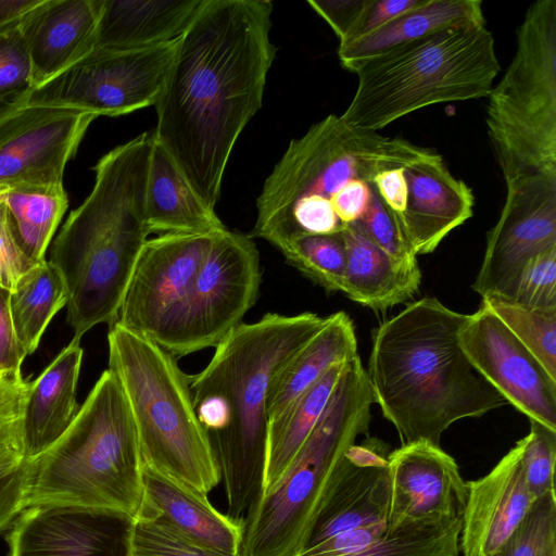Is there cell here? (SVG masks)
Here are the masks:
<instances>
[{
  "label": "cell",
  "instance_id": "obj_1",
  "mask_svg": "<svg viewBox=\"0 0 556 556\" xmlns=\"http://www.w3.org/2000/svg\"><path fill=\"white\" fill-rule=\"evenodd\" d=\"M273 2L204 0L179 39L154 138L215 210L232 149L263 103L275 60Z\"/></svg>",
  "mask_w": 556,
  "mask_h": 556
},
{
  "label": "cell",
  "instance_id": "obj_2",
  "mask_svg": "<svg viewBox=\"0 0 556 556\" xmlns=\"http://www.w3.org/2000/svg\"><path fill=\"white\" fill-rule=\"evenodd\" d=\"M327 316L266 313L242 323L190 375L197 416L206 430L225 484L227 515L243 520L258 500L267 452V393L276 371L326 324Z\"/></svg>",
  "mask_w": 556,
  "mask_h": 556
},
{
  "label": "cell",
  "instance_id": "obj_3",
  "mask_svg": "<svg viewBox=\"0 0 556 556\" xmlns=\"http://www.w3.org/2000/svg\"><path fill=\"white\" fill-rule=\"evenodd\" d=\"M466 319V314L426 296L372 330L365 369L368 383L374 403L402 444L440 445L454 422L481 417L506 403L459 345Z\"/></svg>",
  "mask_w": 556,
  "mask_h": 556
},
{
  "label": "cell",
  "instance_id": "obj_4",
  "mask_svg": "<svg viewBox=\"0 0 556 556\" xmlns=\"http://www.w3.org/2000/svg\"><path fill=\"white\" fill-rule=\"evenodd\" d=\"M153 132H142L103 155L86 200L52 242L50 263L66 290L74 339L99 324L112 326L150 230L146 188Z\"/></svg>",
  "mask_w": 556,
  "mask_h": 556
},
{
  "label": "cell",
  "instance_id": "obj_5",
  "mask_svg": "<svg viewBox=\"0 0 556 556\" xmlns=\"http://www.w3.org/2000/svg\"><path fill=\"white\" fill-rule=\"evenodd\" d=\"M432 152L328 115L290 141L256 199V220L249 236L279 250L302 236L342 232L345 226L332 203L349 182H372L378 173L405 167Z\"/></svg>",
  "mask_w": 556,
  "mask_h": 556
},
{
  "label": "cell",
  "instance_id": "obj_6",
  "mask_svg": "<svg viewBox=\"0 0 556 556\" xmlns=\"http://www.w3.org/2000/svg\"><path fill=\"white\" fill-rule=\"evenodd\" d=\"M28 463L26 508L63 507L135 520L143 501V459L129 403L109 368L59 440Z\"/></svg>",
  "mask_w": 556,
  "mask_h": 556
},
{
  "label": "cell",
  "instance_id": "obj_7",
  "mask_svg": "<svg viewBox=\"0 0 556 556\" xmlns=\"http://www.w3.org/2000/svg\"><path fill=\"white\" fill-rule=\"evenodd\" d=\"M500 70L485 23L450 27L357 65L356 91L340 116L378 131L429 105L488 97Z\"/></svg>",
  "mask_w": 556,
  "mask_h": 556
},
{
  "label": "cell",
  "instance_id": "obj_8",
  "mask_svg": "<svg viewBox=\"0 0 556 556\" xmlns=\"http://www.w3.org/2000/svg\"><path fill=\"white\" fill-rule=\"evenodd\" d=\"M374 397L356 356L278 486L243 519L240 556H296L341 473L349 448L368 435Z\"/></svg>",
  "mask_w": 556,
  "mask_h": 556
},
{
  "label": "cell",
  "instance_id": "obj_9",
  "mask_svg": "<svg viewBox=\"0 0 556 556\" xmlns=\"http://www.w3.org/2000/svg\"><path fill=\"white\" fill-rule=\"evenodd\" d=\"M108 345L109 369L129 403L143 465L207 495L222 477L195 413L190 375L157 343L117 323L109 327Z\"/></svg>",
  "mask_w": 556,
  "mask_h": 556
},
{
  "label": "cell",
  "instance_id": "obj_10",
  "mask_svg": "<svg viewBox=\"0 0 556 556\" xmlns=\"http://www.w3.org/2000/svg\"><path fill=\"white\" fill-rule=\"evenodd\" d=\"M486 98L488 136L505 185L556 178V0L527 9L515 54Z\"/></svg>",
  "mask_w": 556,
  "mask_h": 556
},
{
  "label": "cell",
  "instance_id": "obj_11",
  "mask_svg": "<svg viewBox=\"0 0 556 556\" xmlns=\"http://www.w3.org/2000/svg\"><path fill=\"white\" fill-rule=\"evenodd\" d=\"M260 254L250 236L217 235L185 300L156 342L177 359L216 348L257 301Z\"/></svg>",
  "mask_w": 556,
  "mask_h": 556
},
{
  "label": "cell",
  "instance_id": "obj_12",
  "mask_svg": "<svg viewBox=\"0 0 556 556\" xmlns=\"http://www.w3.org/2000/svg\"><path fill=\"white\" fill-rule=\"evenodd\" d=\"M179 39L132 50L93 49L37 87L27 105L70 108L94 116H119L155 105Z\"/></svg>",
  "mask_w": 556,
  "mask_h": 556
},
{
  "label": "cell",
  "instance_id": "obj_13",
  "mask_svg": "<svg viewBox=\"0 0 556 556\" xmlns=\"http://www.w3.org/2000/svg\"><path fill=\"white\" fill-rule=\"evenodd\" d=\"M218 233H163L148 239L115 323L156 343L185 300Z\"/></svg>",
  "mask_w": 556,
  "mask_h": 556
},
{
  "label": "cell",
  "instance_id": "obj_14",
  "mask_svg": "<svg viewBox=\"0 0 556 556\" xmlns=\"http://www.w3.org/2000/svg\"><path fill=\"white\" fill-rule=\"evenodd\" d=\"M556 247V178L532 176L506 185V200L472 289L486 298H510L525 264Z\"/></svg>",
  "mask_w": 556,
  "mask_h": 556
},
{
  "label": "cell",
  "instance_id": "obj_15",
  "mask_svg": "<svg viewBox=\"0 0 556 556\" xmlns=\"http://www.w3.org/2000/svg\"><path fill=\"white\" fill-rule=\"evenodd\" d=\"M459 345L473 369L530 420L556 431V379L486 306L459 330Z\"/></svg>",
  "mask_w": 556,
  "mask_h": 556
},
{
  "label": "cell",
  "instance_id": "obj_16",
  "mask_svg": "<svg viewBox=\"0 0 556 556\" xmlns=\"http://www.w3.org/2000/svg\"><path fill=\"white\" fill-rule=\"evenodd\" d=\"M93 114L70 108L25 105L0 122V189L63 186Z\"/></svg>",
  "mask_w": 556,
  "mask_h": 556
},
{
  "label": "cell",
  "instance_id": "obj_17",
  "mask_svg": "<svg viewBox=\"0 0 556 556\" xmlns=\"http://www.w3.org/2000/svg\"><path fill=\"white\" fill-rule=\"evenodd\" d=\"M387 531L463 516L467 482L455 459L428 441L402 444L388 456Z\"/></svg>",
  "mask_w": 556,
  "mask_h": 556
},
{
  "label": "cell",
  "instance_id": "obj_18",
  "mask_svg": "<svg viewBox=\"0 0 556 556\" xmlns=\"http://www.w3.org/2000/svg\"><path fill=\"white\" fill-rule=\"evenodd\" d=\"M131 520L78 508H25L7 534L8 556H125Z\"/></svg>",
  "mask_w": 556,
  "mask_h": 556
},
{
  "label": "cell",
  "instance_id": "obj_19",
  "mask_svg": "<svg viewBox=\"0 0 556 556\" xmlns=\"http://www.w3.org/2000/svg\"><path fill=\"white\" fill-rule=\"evenodd\" d=\"M459 552L492 556L527 516L536 497L530 491L518 441L484 477L467 482Z\"/></svg>",
  "mask_w": 556,
  "mask_h": 556
},
{
  "label": "cell",
  "instance_id": "obj_20",
  "mask_svg": "<svg viewBox=\"0 0 556 556\" xmlns=\"http://www.w3.org/2000/svg\"><path fill=\"white\" fill-rule=\"evenodd\" d=\"M390 452L387 443L368 435L349 448L339 479L317 515L302 549L343 531L371 523H387Z\"/></svg>",
  "mask_w": 556,
  "mask_h": 556
},
{
  "label": "cell",
  "instance_id": "obj_21",
  "mask_svg": "<svg viewBox=\"0 0 556 556\" xmlns=\"http://www.w3.org/2000/svg\"><path fill=\"white\" fill-rule=\"evenodd\" d=\"M404 176L407 200L402 225L415 254H428L472 216L475 198L435 151L405 166Z\"/></svg>",
  "mask_w": 556,
  "mask_h": 556
},
{
  "label": "cell",
  "instance_id": "obj_22",
  "mask_svg": "<svg viewBox=\"0 0 556 556\" xmlns=\"http://www.w3.org/2000/svg\"><path fill=\"white\" fill-rule=\"evenodd\" d=\"M102 0H42L20 23L35 89L87 55Z\"/></svg>",
  "mask_w": 556,
  "mask_h": 556
},
{
  "label": "cell",
  "instance_id": "obj_23",
  "mask_svg": "<svg viewBox=\"0 0 556 556\" xmlns=\"http://www.w3.org/2000/svg\"><path fill=\"white\" fill-rule=\"evenodd\" d=\"M143 481L138 517L159 520L215 555L240 556L243 520L217 510L206 494L146 466Z\"/></svg>",
  "mask_w": 556,
  "mask_h": 556
},
{
  "label": "cell",
  "instance_id": "obj_24",
  "mask_svg": "<svg viewBox=\"0 0 556 556\" xmlns=\"http://www.w3.org/2000/svg\"><path fill=\"white\" fill-rule=\"evenodd\" d=\"M74 339L31 381L23 416V444L26 462H31L70 428L77 412L76 388L84 351Z\"/></svg>",
  "mask_w": 556,
  "mask_h": 556
},
{
  "label": "cell",
  "instance_id": "obj_25",
  "mask_svg": "<svg viewBox=\"0 0 556 556\" xmlns=\"http://www.w3.org/2000/svg\"><path fill=\"white\" fill-rule=\"evenodd\" d=\"M203 3L204 0H102L93 49L132 50L175 41Z\"/></svg>",
  "mask_w": 556,
  "mask_h": 556
},
{
  "label": "cell",
  "instance_id": "obj_26",
  "mask_svg": "<svg viewBox=\"0 0 556 556\" xmlns=\"http://www.w3.org/2000/svg\"><path fill=\"white\" fill-rule=\"evenodd\" d=\"M345 269L341 292L350 300L376 312L405 303L419 290L418 266H404L375 244L358 222L342 231Z\"/></svg>",
  "mask_w": 556,
  "mask_h": 556
},
{
  "label": "cell",
  "instance_id": "obj_27",
  "mask_svg": "<svg viewBox=\"0 0 556 556\" xmlns=\"http://www.w3.org/2000/svg\"><path fill=\"white\" fill-rule=\"evenodd\" d=\"M150 233H217L226 226L154 138L146 188Z\"/></svg>",
  "mask_w": 556,
  "mask_h": 556
},
{
  "label": "cell",
  "instance_id": "obj_28",
  "mask_svg": "<svg viewBox=\"0 0 556 556\" xmlns=\"http://www.w3.org/2000/svg\"><path fill=\"white\" fill-rule=\"evenodd\" d=\"M358 356L357 338L345 312L327 316L323 328L274 375L267 393L268 422L278 418L336 363Z\"/></svg>",
  "mask_w": 556,
  "mask_h": 556
},
{
  "label": "cell",
  "instance_id": "obj_29",
  "mask_svg": "<svg viewBox=\"0 0 556 556\" xmlns=\"http://www.w3.org/2000/svg\"><path fill=\"white\" fill-rule=\"evenodd\" d=\"M482 23L480 0H424L376 31L339 45L338 58L353 73L362 62L403 43L450 27Z\"/></svg>",
  "mask_w": 556,
  "mask_h": 556
},
{
  "label": "cell",
  "instance_id": "obj_30",
  "mask_svg": "<svg viewBox=\"0 0 556 556\" xmlns=\"http://www.w3.org/2000/svg\"><path fill=\"white\" fill-rule=\"evenodd\" d=\"M348 363L333 364L316 383L300 395L278 418L268 422L262 494L274 491L285 477L326 409Z\"/></svg>",
  "mask_w": 556,
  "mask_h": 556
},
{
  "label": "cell",
  "instance_id": "obj_31",
  "mask_svg": "<svg viewBox=\"0 0 556 556\" xmlns=\"http://www.w3.org/2000/svg\"><path fill=\"white\" fill-rule=\"evenodd\" d=\"M17 240L34 263L46 260L52 237L68 206L63 186H15L0 189Z\"/></svg>",
  "mask_w": 556,
  "mask_h": 556
},
{
  "label": "cell",
  "instance_id": "obj_32",
  "mask_svg": "<svg viewBox=\"0 0 556 556\" xmlns=\"http://www.w3.org/2000/svg\"><path fill=\"white\" fill-rule=\"evenodd\" d=\"M66 290L59 270L42 261L29 268L10 291V311L16 337L33 354L53 316L66 305Z\"/></svg>",
  "mask_w": 556,
  "mask_h": 556
},
{
  "label": "cell",
  "instance_id": "obj_33",
  "mask_svg": "<svg viewBox=\"0 0 556 556\" xmlns=\"http://www.w3.org/2000/svg\"><path fill=\"white\" fill-rule=\"evenodd\" d=\"M481 304L496 315L556 379V307L529 306L498 295L482 298Z\"/></svg>",
  "mask_w": 556,
  "mask_h": 556
},
{
  "label": "cell",
  "instance_id": "obj_34",
  "mask_svg": "<svg viewBox=\"0 0 556 556\" xmlns=\"http://www.w3.org/2000/svg\"><path fill=\"white\" fill-rule=\"evenodd\" d=\"M460 531L462 517L402 526L350 556H459Z\"/></svg>",
  "mask_w": 556,
  "mask_h": 556
},
{
  "label": "cell",
  "instance_id": "obj_35",
  "mask_svg": "<svg viewBox=\"0 0 556 556\" xmlns=\"http://www.w3.org/2000/svg\"><path fill=\"white\" fill-rule=\"evenodd\" d=\"M278 251L289 265L326 291L341 292L345 269L342 232L302 236Z\"/></svg>",
  "mask_w": 556,
  "mask_h": 556
},
{
  "label": "cell",
  "instance_id": "obj_36",
  "mask_svg": "<svg viewBox=\"0 0 556 556\" xmlns=\"http://www.w3.org/2000/svg\"><path fill=\"white\" fill-rule=\"evenodd\" d=\"M35 90L20 25L0 34V122L27 105Z\"/></svg>",
  "mask_w": 556,
  "mask_h": 556
},
{
  "label": "cell",
  "instance_id": "obj_37",
  "mask_svg": "<svg viewBox=\"0 0 556 556\" xmlns=\"http://www.w3.org/2000/svg\"><path fill=\"white\" fill-rule=\"evenodd\" d=\"M556 549V496L535 500L527 516L492 556H548Z\"/></svg>",
  "mask_w": 556,
  "mask_h": 556
},
{
  "label": "cell",
  "instance_id": "obj_38",
  "mask_svg": "<svg viewBox=\"0 0 556 556\" xmlns=\"http://www.w3.org/2000/svg\"><path fill=\"white\" fill-rule=\"evenodd\" d=\"M526 480L539 498L555 493L556 431L530 420L529 433L519 440Z\"/></svg>",
  "mask_w": 556,
  "mask_h": 556
},
{
  "label": "cell",
  "instance_id": "obj_39",
  "mask_svg": "<svg viewBox=\"0 0 556 556\" xmlns=\"http://www.w3.org/2000/svg\"><path fill=\"white\" fill-rule=\"evenodd\" d=\"M128 549L131 556H218L194 544L169 526L143 517L130 523Z\"/></svg>",
  "mask_w": 556,
  "mask_h": 556
},
{
  "label": "cell",
  "instance_id": "obj_40",
  "mask_svg": "<svg viewBox=\"0 0 556 556\" xmlns=\"http://www.w3.org/2000/svg\"><path fill=\"white\" fill-rule=\"evenodd\" d=\"M368 238L404 266H418L401 220L383 203L376 188L370 204L358 220Z\"/></svg>",
  "mask_w": 556,
  "mask_h": 556
},
{
  "label": "cell",
  "instance_id": "obj_41",
  "mask_svg": "<svg viewBox=\"0 0 556 556\" xmlns=\"http://www.w3.org/2000/svg\"><path fill=\"white\" fill-rule=\"evenodd\" d=\"M508 299L529 306L556 307V247L525 264Z\"/></svg>",
  "mask_w": 556,
  "mask_h": 556
},
{
  "label": "cell",
  "instance_id": "obj_42",
  "mask_svg": "<svg viewBox=\"0 0 556 556\" xmlns=\"http://www.w3.org/2000/svg\"><path fill=\"white\" fill-rule=\"evenodd\" d=\"M31 381L21 370H0V452L15 451L24 455L23 416Z\"/></svg>",
  "mask_w": 556,
  "mask_h": 556
},
{
  "label": "cell",
  "instance_id": "obj_43",
  "mask_svg": "<svg viewBox=\"0 0 556 556\" xmlns=\"http://www.w3.org/2000/svg\"><path fill=\"white\" fill-rule=\"evenodd\" d=\"M28 488L29 470L24 455L0 452V533L26 508Z\"/></svg>",
  "mask_w": 556,
  "mask_h": 556
},
{
  "label": "cell",
  "instance_id": "obj_44",
  "mask_svg": "<svg viewBox=\"0 0 556 556\" xmlns=\"http://www.w3.org/2000/svg\"><path fill=\"white\" fill-rule=\"evenodd\" d=\"M34 265L24 253L8 210L0 200V287L11 291Z\"/></svg>",
  "mask_w": 556,
  "mask_h": 556
},
{
  "label": "cell",
  "instance_id": "obj_45",
  "mask_svg": "<svg viewBox=\"0 0 556 556\" xmlns=\"http://www.w3.org/2000/svg\"><path fill=\"white\" fill-rule=\"evenodd\" d=\"M386 531L384 522L362 526L304 547L296 556H350L370 545Z\"/></svg>",
  "mask_w": 556,
  "mask_h": 556
},
{
  "label": "cell",
  "instance_id": "obj_46",
  "mask_svg": "<svg viewBox=\"0 0 556 556\" xmlns=\"http://www.w3.org/2000/svg\"><path fill=\"white\" fill-rule=\"evenodd\" d=\"M422 1L424 0H368L358 20L344 40L339 42V45L356 40L376 31L399 15L418 7Z\"/></svg>",
  "mask_w": 556,
  "mask_h": 556
},
{
  "label": "cell",
  "instance_id": "obj_47",
  "mask_svg": "<svg viewBox=\"0 0 556 556\" xmlns=\"http://www.w3.org/2000/svg\"><path fill=\"white\" fill-rule=\"evenodd\" d=\"M368 0H308L307 4L344 40Z\"/></svg>",
  "mask_w": 556,
  "mask_h": 556
},
{
  "label": "cell",
  "instance_id": "obj_48",
  "mask_svg": "<svg viewBox=\"0 0 556 556\" xmlns=\"http://www.w3.org/2000/svg\"><path fill=\"white\" fill-rule=\"evenodd\" d=\"M27 356L21 345L10 311V291L0 287V370L18 371Z\"/></svg>",
  "mask_w": 556,
  "mask_h": 556
},
{
  "label": "cell",
  "instance_id": "obj_49",
  "mask_svg": "<svg viewBox=\"0 0 556 556\" xmlns=\"http://www.w3.org/2000/svg\"><path fill=\"white\" fill-rule=\"evenodd\" d=\"M372 184L383 203L402 223L407 200L404 167L389 168L378 173L374 177Z\"/></svg>",
  "mask_w": 556,
  "mask_h": 556
},
{
  "label": "cell",
  "instance_id": "obj_50",
  "mask_svg": "<svg viewBox=\"0 0 556 556\" xmlns=\"http://www.w3.org/2000/svg\"><path fill=\"white\" fill-rule=\"evenodd\" d=\"M42 0H0V34L20 25Z\"/></svg>",
  "mask_w": 556,
  "mask_h": 556
},
{
  "label": "cell",
  "instance_id": "obj_51",
  "mask_svg": "<svg viewBox=\"0 0 556 556\" xmlns=\"http://www.w3.org/2000/svg\"><path fill=\"white\" fill-rule=\"evenodd\" d=\"M548 556H556V549H554L553 552H551V554Z\"/></svg>",
  "mask_w": 556,
  "mask_h": 556
},
{
  "label": "cell",
  "instance_id": "obj_52",
  "mask_svg": "<svg viewBox=\"0 0 556 556\" xmlns=\"http://www.w3.org/2000/svg\"><path fill=\"white\" fill-rule=\"evenodd\" d=\"M125 556H131L130 553H129V549H128V552H127V554Z\"/></svg>",
  "mask_w": 556,
  "mask_h": 556
}]
</instances>
